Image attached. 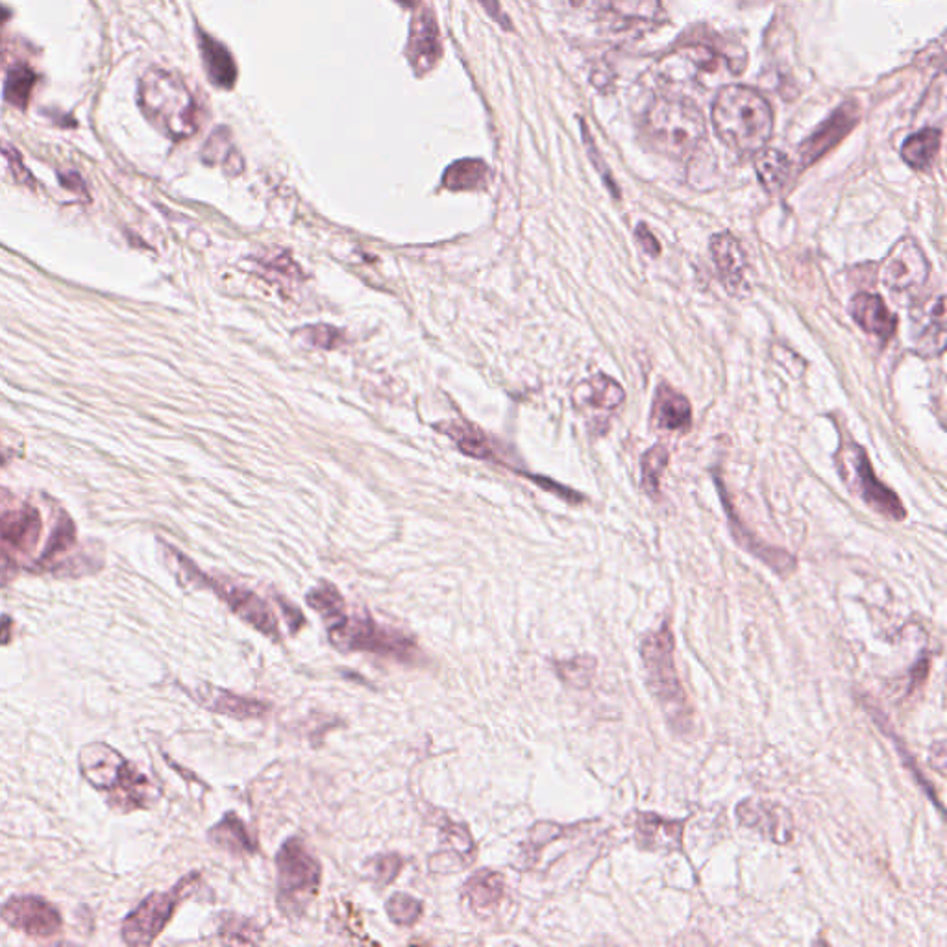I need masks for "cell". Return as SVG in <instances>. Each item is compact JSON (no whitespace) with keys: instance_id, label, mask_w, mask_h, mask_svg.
Returning a JSON list of instances; mask_svg holds the SVG:
<instances>
[{"instance_id":"19","label":"cell","mask_w":947,"mask_h":947,"mask_svg":"<svg viewBox=\"0 0 947 947\" xmlns=\"http://www.w3.org/2000/svg\"><path fill=\"white\" fill-rule=\"evenodd\" d=\"M633 822L638 848L653 853H672L683 848L685 822L682 820H666L653 812H637Z\"/></svg>"},{"instance_id":"8","label":"cell","mask_w":947,"mask_h":947,"mask_svg":"<svg viewBox=\"0 0 947 947\" xmlns=\"http://www.w3.org/2000/svg\"><path fill=\"white\" fill-rule=\"evenodd\" d=\"M171 550V548H169ZM178 569L186 576L187 582L197 585V587L211 588L221 600L229 607V611L239 616L242 622L252 625L256 632L263 633L265 637L276 638L278 640L279 630L278 620L274 616L273 609L269 607L263 598L248 590V588L237 585V583L228 582V580H217V577H208L200 572L189 559L184 558L178 551L171 550Z\"/></svg>"},{"instance_id":"1","label":"cell","mask_w":947,"mask_h":947,"mask_svg":"<svg viewBox=\"0 0 947 947\" xmlns=\"http://www.w3.org/2000/svg\"><path fill=\"white\" fill-rule=\"evenodd\" d=\"M78 768L95 790L104 794L105 803L121 814L149 809L155 801L154 785L134 762L105 743L82 746Z\"/></svg>"},{"instance_id":"27","label":"cell","mask_w":947,"mask_h":947,"mask_svg":"<svg viewBox=\"0 0 947 947\" xmlns=\"http://www.w3.org/2000/svg\"><path fill=\"white\" fill-rule=\"evenodd\" d=\"M463 896L476 914H487L506 896V881L498 872L482 870L464 883Z\"/></svg>"},{"instance_id":"45","label":"cell","mask_w":947,"mask_h":947,"mask_svg":"<svg viewBox=\"0 0 947 947\" xmlns=\"http://www.w3.org/2000/svg\"><path fill=\"white\" fill-rule=\"evenodd\" d=\"M0 152L7 155V160L10 162V167H12L13 174H15V178H17L21 184L32 186V184H34V178H32L30 171L23 165V158H21L20 150L13 149V147H10L8 142H0Z\"/></svg>"},{"instance_id":"4","label":"cell","mask_w":947,"mask_h":947,"mask_svg":"<svg viewBox=\"0 0 947 947\" xmlns=\"http://www.w3.org/2000/svg\"><path fill=\"white\" fill-rule=\"evenodd\" d=\"M137 102L155 130L173 141H184L199 130V105L180 76L152 67L141 76Z\"/></svg>"},{"instance_id":"52","label":"cell","mask_w":947,"mask_h":947,"mask_svg":"<svg viewBox=\"0 0 947 947\" xmlns=\"http://www.w3.org/2000/svg\"><path fill=\"white\" fill-rule=\"evenodd\" d=\"M397 2L403 8H416L421 4V0H397Z\"/></svg>"},{"instance_id":"18","label":"cell","mask_w":947,"mask_h":947,"mask_svg":"<svg viewBox=\"0 0 947 947\" xmlns=\"http://www.w3.org/2000/svg\"><path fill=\"white\" fill-rule=\"evenodd\" d=\"M914 350L923 358H936L946 348V298L936 300L912 313Z\"/></svg>"},{"instance_id":"5","label":"cell","mask_w":947,"mask_h":947,"mask_svg":"<svg viewBox=\"0 0 947 947\" xmlns=\"http://www.w3.org/2000/svg\"><path fill=\"white\" fill-rule=\"evenodd\" d=\"M646 134L656 149L683 158L706 141L707 124L700 108L683 97H659L651 102L645 119Z\"/></svg>"},{"instance_id":"42","label":"cell","mask_w":947,"mask_h":947,"mask_svg":"<svg viewBox=\"0 0 947 947\" xmlns=\"http://www.w3.org/2000/svg\"><path fill=\"white\" fill-rule=\"evenodd\" d=\"M372 864H374L372 877L376 881V885L384 888L397 880L398 873L403 867V859L400 855H379L372 861Z\"/></svg>"},{"instance_id":"53","label":"cell","mask_w":947,"mask_h":947,"mask_svg":"<svg viewBox=\"0 0 947 947\" xmlns=\"http://www.w3.org/2000/svg\"><path fill=\"white\" fill-rule=\"evenodd\" d=\"M2 558H4V553H2V551H0V559H2Z\"/></svg>"},{"instance_id":"23","label":"cell","mask_w":947,"mask_h":947,"mask_svg":"<svg viewBox=\"0 0 947 947\" xmlns=\"http://www.w3.org/2000/svg\"><path fill=\"white\" fill-rule=\"evenodd\" d=\"M195 698L208 711L228 714L232 719H260L271 709L265 701L242 698V696L213 687V685H200L195 693Z\"/></svg>"},{"instance_id":"12","label":"cell","mask_w":947,"mask_h":947,"mask_svg":"<svg viewBox=\"0 0 947 947\" xmlns=\"http://www.w3.org/2000/svg\"><path fill=\"white\" fill-rule=\"evenodd\" d=\"M931 265L922 247L912 237H905L896 242L883 265H881V282L890 291H910L922 287L927 282Z\"/></svg>"},{"instance_id":"38","label":"cell","mask_w":947,"mask_h":947,"mask_svg":"<svg viewBox=\"0 0 947 947\" xmlns=\"http://www.w3.org/2000/svg\"><path fill=\"white\" fill-rule=\"evenodd\" d=\"M36 82H38V76L34 75L32 68L25 67V65L13 67L8 73L7 82H4V100L8 104L25 110L30 102L32 89L36 86Z\"/></svg>"},{"instance_id":"51","label":"cell","mask_w":947,"mask_h":947,"mask_svg":"<svg viewBox=\"0 0 947 947\" xmlns=\"http://www.w3.org/2000/svg\"><path fill=\"white\" fill-rule=\"evenodd\" d=\"M60 180H62L63 186L68 187V189H75V191L86 192V187H84V184H82L80 176H78V174L71 173L67 174V176H65V174H62V176H60Z\"/></svg>"},{"instance_id":"25","label":"cell","mask_w":947,"mask_h":947,"mask_svg":"<svg viewBox=\"0 0 947 947\" xmlns=\"http://www.w3.org/2000/svg\"><path fill=\"white\" fill-rule=\"evenodd\" d=\"M41 537L38 509L25 508L0 514V539L21 551H32Z\"/></svg>"},{"instance_id":"21","label":"cell","mask_w":947,"mask_h":947,"mask_svg":"<svg viewBox=\"0 0 947 947\" xmlns=\"http://www.w3.org/2000/svg\"><path fill=\"white\" fill-rule=\"evenodd\" d=\"M625 392L616 379L606 374H596L585 379L574 390V402L577 408L593 415H609L624 403Z\"/></svg>"},{"instance_id":"2","label":"cell","mask_w":947,"mask_h":947,"mask_svg":"<svg viewBox=\"0 0 947 947\" xmlns=\"http://www.w3.org/2000/svg\"><path fill=\"white\" fill-rule=\"evenodd\" d=\"M712 124L733 152L756 155L767 149L774 130V115L767 99L756 89L725 86L712 104Z\"/></svg>"},{"instance_id":"41","label":"cell","mask_w":947,"mask_h":947,"mask_svg":"<svg viewBox=\"0 0 947 947\" xmlns=\"http://www.w3.org/2000/svg\"><path fill=\"white\" fill-rule=\"evenodd\" d=\"M556 669L564 683H569L572 687L585 688L595 677L596 661L590 656H580L564 663H558Z\"/></svg>"},{"instance_id":"44","label":"cell","mask_w":947,"mask_h":947,"mask_svg":"<svg viewBox=\"0 0 947 947\" xmlns=\"http://www.w3.org/2000/svg\"><path fill=\"white\" fill-rule=\"evenodd\" d=\"M234 152V149L229 147V134L226 128H219V130L213 132V136L210 137V141L205 142L204 152H202V158H204L205 163H217L219 160H223L226 162V158Z\"/></svg>"},{"instance_id":"26","label":"cell","mask_w":947,"mask_h":947,"mask_svg":"<svg viewBox=\"0 0 947 947\" xmlns=\"http://www.w3.org/2000/svg\"><path fill=\"white\" fill-rule=\"evenodd\" d=\"M200 54L204 62L205 75L219 89H232L236 86L237 65L229 50L217 39L200 32Z\"/></svg>"},{"instance_id":"3","label":"cell","mask_w":947,"mask_h":947,"mask_svg":"<svg viewBox=\"0 0 947 947\" xmlns=\"http://www.w3.org/2000/svg\"><path fill=\"white\" fill-rule=\"evenodd\" d=\"M674 651L672 625L664 622L643 640L640 659L645 664L646 687L657 706L661 707L670 730L675 735H688L696 724V714L675 666Z\"/></svg>"},{"instance_id":"11","label":"cell","mask_w":947,"mask_h":947,"mask_svg":"<svg viewBox=\"0 0 947 947\" xmlns=\"http://www.w3.org/2000/svg\"><path fill=\"white\" fill-rule=\"evenodd\" d=\"M0 918L8 927L39 940L60 935L63 929L60 910L39 896H13L0 907Z\"/></svg>"},{"instance_id":"47","label":"cell","mask_w":947,"mask_h":947,"mask_svg":"<svg viewBox=\"0 0 947 947\" xmlns=\"http://www.w3.org/2000/svg\"><path fill=\"white\" fill-rule=\"evenodd\" d=\"M635 239H637L638 245L643 247L646 254H661V242L657 241V237L651 234V229L646 224H638L637 229H635Z\"/></svg>"},{"instance_id":"50","label":"cell","mask_w":947,"mask_h":947,"mask_svg":"<svg viewBox=\"0 0 947 947\" xmlns=\"http://www.w3.org/2000/svg\"><path fill=\"white\" fill-rule=\"evenodd\" d=\"M13 637V620L4 614L0 616V645L7 646L12 643Z\"/></svg>"},{"instance_id":"22","label":"cell","mask_w":947,"mask_h":947,"mask_svg":"<svg viewBox=\"0 0 947 947\" xmlns=\"http://www.w3.org/2000/svg\"><path fill=\"white\" fill-rule=\"evenodd\" d=\"M727 58L707 45H687L675 50L674 54L664 58V73H675L682 68V78H698L700 75H717Z\"/></svg>"},{"instance_id":"49","label":"cell","mask_w":947,"mask_h":947,"mask_svg":"<svg viewBox=\"0 0 947 947\" xmlns=\"http://www.w3.org/2000/svg\"><path fill=\"white\" fill-rule=\"evenodd\" d=\"M278 601L279 606H282V611H284L285 619H287V622L291 624V632L297 633L298 630L302 627L303 622H306V619H303V614L300 613V609H298L297 606H292V603H287V601L282 600V598H278Z\"/></svg>"},{"instance_id":"15","label":"cell","mask_w":947,"mask_h":947,"mask_svg":"<svg viewBox=\"0 0 947 947\" xmlns=\"http://www.w3.org/2000/svg\"><path fill=\"white\" fill-rule=\"evenodd\" d=\"M717 482H719L722 502H724L727 519H730L731 533H733V537H735L738 545L743 546L744 550L749 551L753 558L761 559L762 563L774 570L775 574H780L783 577L793 574L796 566H798V561H796L793 553H788V551L777 548V546L768 545L764 540L759 539L756 533L749 532L746 524L735 514V509L731 506L727 493L722 487V482L720 479H717Z\"/></svg>"},{"instance_id":"9","label":"cell","mask_w":947,"mask_h":947,"mask_svg":"<svg viewBox=\"0 0 947 947\" xmlns=\"http://www.w3.org/2000/svg\"><path fill=\"white\" fill-rule=\"evenodd\" d=\"M199 881L200 873L192 872L171 890L154 892L149 898L142 899L139 907L124 918L123 929H121L124 944L134 947L154 944L155 938L162 935L163 929L167 927L182 899H186L197 888Z\"/></svg>"},{"instance_id":"7","label":"cell","mask_w":947,"mask_h":947,"mask_svg":"<svg viewBox=\"0 0 947 947\" xmlns=\"http://www.w3.org/2000/svg\"><path fill=\"white\" fill-rule=\"evenodd\" d=\"M278 868V907L285 917L298 918L313 901L323 868L300 838H289L276 855Z\"/></svg>"},{"instance_id":"6","label":"cell","mask_w":947,"mask_h":947,"mask_svg":"<svg viewBox=\"0 0 947 947\" xmlns=\"http://www.w3.org/2000/svg\"><path fill=\"white\" fill-rule=\"evenodd\" d=\"M328 633L332 645L341 651H366L402 663H413L421 656L419 646L409 635L366 616L345 613L328 624Z\"/></svg>"},{"instance_id":"48","label":"cell","mask_w":947,"mask_h":947,"mask_svg":"<svg viewBox=\"0 0 947 947\" xmlns=\"http://www.w3.org/2000/svg\"><path fill=\"white\" fill-rule=\"evenodd\" d=\"M476 2L479 7L484 8L490 20L496 21L498 25H502L506 30H511V28H513L511 21L508 20V15L503 12L498 0H476Z\"/></svg>"},{"instance_id":"29","label":"cell","mask_w":947,"mask_h":947,"mask_svg":"<svg viewBox=\"0 0 947 947\" xmlns=\"http://www.w3.org/2000/svg\"><path fill=\"white\" fill-rule=\"evenodd\" d=\"M439 429L443 434L448 435L459 450L466 456L474 459H493V461L498 459V453H496L489 437L472 422L448 421L440 424Z\"/></svg>"},{"instance_id":"24","label":"cell","mask_w":947,"mask_h":947,"mask_svg":"<svg viewBox=\"0 0 947 947\" xmlns=\"http://www.w3.org/2000/svg\"><path fill=\"white\" fill-rule=\"evenodd\" d=\"M651 421L666 432L687 429L693 424V408L688 398L670 385H661L653 400Z\"/></svg>"},{"instance_id":"40","label":"cell","mask_w":947,"mask_h":947,"mask_svg":"<svg viewBox=\"0 0 947 947\" xmlns=\"http://www.w3.org/2000/svg\"><path fill=\"white\" fill-rule=\"evenodd\" d=\"M385 910L389 914L390 922L402 925V927H409V925H415L421 920L424 905L419 899L413 898V896L398 892L392 898H389V901L385 905Z\"/></svg>"},{"instance_id":"46","label":"cell","mask_w":947,"mask_h":947,"mask_svg":"<svg viewBox=\"0 0 947 947\" xmlns=\"http://www.w3.org/2000/svg\"><path fill=\"white\" fill-rule=\"evenodd\" d=\"M583 137H585V141H587L588 154H590V160H593V163H595L596 169H598V173L601 174V178H603V182H606L607 187H609V189H611V192H613L614 199H619V187H616V184H614L613 176H611V173H609V169H607L606 163H603L600 154H598L595 141H593V139L588 137V132L585 126H583Z\"/></svg>"},{"instance_id":"32","label":"cell","mask_w":947,"mask_h":947,"mask_svg":"<svg viewBox=\"0 0 947 947\" xmlns=\"http://www.w3.org/2000/svg\"><path fill=\"white\" fill-rule=\"evenodd\" d=\"M489 167L482 160H459L446 169L443 187L450 191H476L489 184Z\"/></svg>"},{"instance_id":"28","label":"cell","mask_w":947,"mask_h":947,"mask_svg":"<svg viewBox=\"0 0 947 947\" xmlns=\"http://www.w3.org/2000/svg\"><path fill=\"white\" fill-rule=\"evenodd\" d=\"M208 838L215 848L224 849L228 853L245 855L258 851L254 836L248 833L247 825L236 812H228L217 825H213L208 833Z\"/></svg>"},{"instance_id":"43","label":"cell","mask_w":947,"mask_h":947,"mask_svg":"<svg viewBox=\"0 0 947 947\" xmlns=\"http://www.w3.org/2000/svg\"><path fill=\"white\" fill-rule=\"evenodd\" d=\"M302 337L313 347L324 348V350H334V348L339 347L342 342L341 332L332 328V326H326V324H319V326H310V328L302 329Z\"/></svg>"},{"instance_id":"39","label":"cell","mask_w":947,"mask_h":947,"mask_svg":"<svg viewBox=\"0 0 947 947\" xmlns=\"http://www.w3.org/2000/svg\"><path fill=\"white\" fill-rule=\"evenodd\" d=\"M76 527L67 514H63L62 521L58 522L54 532L49 537V543L45 546V551L41 558L38 559V566H47L49 563H54L58 556H62L65 551L71 550L75 546Z\"/></svg>"},{"instance_id":"35","label":"cell","mask_w":947,"mask_h":947,"mask_svg":"<svg viewBox=\"0 0 947 947\" xmlns=\"http://www.w3.org/2000/svg\"><path fill=\"white\" fill-rule=\"evenodd\" d=\"M670 452L669 448L663 445L651 446L650 450L643 456V487L650 498H659V487L663 479L666 464H669Z\"/></svg>"},{"instance_id":"34","label":"cell","mask_w":947,"mask_h":947,"mask_svg":"<svg viewBox=\"0 0 947 947\" xmlns=\"http://www.w3.org/2000/svg\"><path fill=\"white\" fill-rule=\"evenodd\" d=\"M308 606L323 616L326 625L332 624L337 619H341L342 614L347 613V601L342 598L339 588L332 583L323 582L311 588L310 595L306 598Z\"/></svg>"},{"instance_id":"33","label":"cell","mask_w":947,"mask_h":947,"mask_svg":"<svg viewBox=\"0 0 947 947\" xmlns=\"http://www.w3.org/2000/svg\"><path fill=\"white\" fill-rule=\"evenodd\" d=\"M607 12L625 23H653L661 17V0H606Z\"/></svg>"},{"instance_id":"14","label":"cell","mask_w":947,"mask_h":947,"mask_svg":"<svg viewBox=\"0 0 947 947\" xmlns=\"http://www.w3.org/2000/svg\"><path fill=\"white\" fill-rule=\"evenodd\" d=\"M737 818L744 827L757 831L772 843L785 844L793 838L794 824L790 812L772 801L746 799L737 807Z\"/></svg>"},{"instance_id":"16","label":"cell","mask_w":947,"mask_h":947,"mask_svg":"<svg viewBox=\"0 0 947 947\" xmlns=\"http://www.w3.org/2000/svg\"><path fill=\"white\" fill-rule=\"evenodd\" d=\"M711 256L725 291L735 298L748 297L749 284L746 279L748 263L737 237L730 232H720L717 236H712Z\"/></svg>"},{"instance_id":"37","label":"cell","mask_w":947,"mask_h":947,"mask_svg":"<svg viewBox=\"0 0 947 947\" xmlns=\"http://www.w3.org/2000/svg\"><path fill=\"white\" fill-rule=\"evenodd\" d=\"M868 712H870V714H872V719H875V722L880 724L881 730L885 731V735H890V737L894 738V744H896V748H898V753L899 756H901V761H904L905 767L909 768V772L910 774L914 775V780L918 781V785L922 786L923 790H925V794H927L929 798H931V801H933V803H935V806L938 807V809H940L942 811L940 801H938V794L935 793V788L931 786V783H929V781L923 777V774L922 772H920V768H918L917 762H914V759L910 757V751L909 749H907V746H905L904 740H901V738H899L898 735H896V733L892 731L890 722H886L885 717L881 714L877 707L868 706Z\"/></svg>"},{"instance_id":"10","label":"cell","mask_w":947,"mask_h":947,"mask_svg":"<svg viewBox=\"0 0 947 947\" xmlns=\"http://www.w3.org/2000/svg\"><path fill=\"white\" fill-rule=\"evenodd\" d=\"M836 461L849 489L853 490L857 498H861L868 508L888 521H905L907 511L904 503L894 490L888 489L880 477L875 476L872 463L862 446L848 443L840 448Z\"/></svg>"},{"instance_id":"17","label":"cell","mask_w":947,"mask_h":947,"mask_svg":"<svg viewBox=\"0 0 947 947\" xmlns=\"http://www.w3.org/2000/svg\"><path fill=\"white\" fill-rule=\"evenodd\" d=\"M859 121V112L853 104H846L838 108L824 124H820L814 134H812L806 142L799 147V162L801 167L806 169L812 163H817L822 155L827 154L833 147L843 141L844 137L848 136L849 132L853 130L855 124Z\"/></svg>"},{"instance_id":"20","label":"cell","mask_w":947,"mask_h":947,"mask_svg":"<svg viewBox=\"0 0 947 947\" xmlns=\"http://www.w3.org/2000/svg\"><path fill=\"white\" fill-rule=\"evenodd\" d=\"M855 323L859 324L868 335L877 337L881 342L890 341L896 328L898 316L894 315L885 300L875 292H859L851 298L849 306Z\"/></svg>"},{"instance_id":"30","label":"cell","mask_w":947,"mask_h":947,"mask_svg":"<svg viewBox=\"0 0 947 947\" xmlns=\"http://www.w3.org/2000/svg\"><path fill=\"white\" fill-rule=\"evenodd\" d=\"M756 169L764 189L777 195L785 189L786 182L793 174V162L780 150L762 149L756 154Z\"/></svg>"},{"instance_id":"31","label":"cell","mask_w":947,"mask_h":947,"mask_svg":"<svg viewBox=\"0 0 947 947\" xmlns=\"http://www.w3.org/2000/svg\"><path fill=\"white\" fill-rule=\"evenodd\" d=\"M942 134L935 128H925L910 136L901 147L905 163L917 171H927L940 152Z\"/></svg>"},{"instance_id":"36","label":"cell","mask_w":947,"mask_h":947,"mask_svg":"<svg viewBox=\"0 0 947 947\" xmlns=\"http://www.w3.org/2000/svg\"><path fill=\"white\" fill-rule=\"evenodd\" d=\"M219 936L226 944H241V946L260 944L263 938L261 929L252 920L236 914H223L219 925Z\"/></svg>"},{"instance_id":"13","label":"cell","mask_w":947,"mask_h":947,"mask_svg":"<svg viewBox=\"0 0 947 947\" xmlns=\"http://www.w3.org/2000/svg\"><path fill=\"white\" fill-rule=\"evenodd\" d=\"M406 54L416 76L427 75L439 63L443 57V43H440L439 25L432 10L424 8L411 21Z\"/></svg>"}]
</instances>
